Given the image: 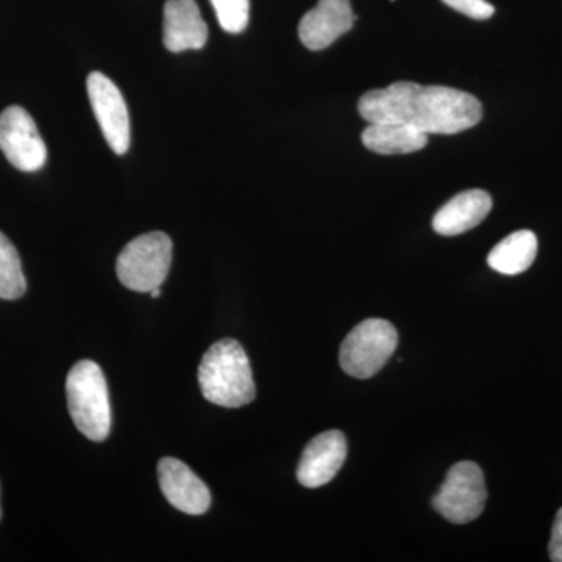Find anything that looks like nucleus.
I'll use <instances>...</instances> for the list:
<instances>
[{
	"label": "nucleus",
	"instance_id": "f257e3e1",
	"mask_svg": "<svg viewBox=\"0 0 562 562\" xmlns=\"http://www.w3.org/2000/svg\"><path fill=\"white\" fill-rule=\"evenodd\" d=\"M358 113L369 124L398 122L427 135H457L482 121L483 106L475 95L454 88L395 81L366 92Z\"/></svg>",
	"mask_w": 562,
	"mask_h": 562
},
{
	"label": "nucleus",
	"instance_id": "f03ea898",
	"mask_svg": "<svg viewBox=\"0 0 562 562\" xmlns=\"http://www.w3.org/2000/svg\"><path fill=\"white\" fill-rule=\"evenodd\" d=\"M198 375L203 397L213 405L241 408L257 395L249 357L235 339L214 342L203 355Z\"/></svg>",
	"mask_w": 562,
	"mask_h": 562
},
{
	"label": "nucleus",
	"instance_id": "7ed1b4c3",
	"mask_svg": "<svg viewBox=\"0 0 562 562\" xmlns=\"http://www.w3.org/2000/svg\"><path fill=\"white\" fill-rule=\"evenodd\" d=\"M66 397L81 435L94 442L105 441L111 430V403L101 366L91 360L72 366L66 379Z\"/></svg>",
	"mask_w": 562,
	"mask_h": 562
},
{
	"label": "nucleus",
	"instance_id": "20e7f679",
	"mask_svg": "<svg viewBox=\"0 0 562 562\" xmlns=\"http://www.w3.org/2000/svg\"><path fill=\"white\" fill-rule=\"evenodd\" d=\"M171 262V238L162 232L146 233L121 251L116 261L117 279L127 290L150 292L161 288Z\"/></svg>",
	"mask_w": 562,
	"mask_h": 562
},
{
	"label": "nucleus",
	"instance_id": "39448f33",
	"mask_svg": "<svg viewBox=\"0 0 562 562\" xmlns=\"http://www.w3.org/2000/svg\"><path fill=\"white\" fill-rule=\"evenodd\" d=\"M398 346V333L391 322H361L344 339L339 362L353 379H371L384 368Z\"/></svg>",
	"mask_w": 562,
	"mask_h": 562
},
{
	"label": "nucleus",
	"instance_id": "423d86ee",
	"mask_svg": "<svg viewBox=\"0 0 562 562\" xmlns=\"http://www.w3.org/2000/svg\"><path fill=\"white\" fill-rule=\"evenodd\" d=\"M487 490L479 464L462 461L447 472L441 490L432 497V508L452 524H469L483 513Z\"/></svg>",
	"mask_w": 562,
	"mask_h": 562
},
{
	"label": "nucleus",
	"instance_id": "0eeeda50",
	"mask_svg": "<svg viewBox=\"0 0 562 562\" xmlns=\"http://www.w3.org/2000/svg\"><path fill=\"white\" fill-rule=\"evenodd\" d=\"M0 150L20 171H40L46 165V144L35 121L22 106H9L0 114Z\"/></svg>",
	"mask_w": 562,
	"mask_h": 562
},
{
	"label": "nucleus",
	"instance_id": "6e6552de",
	"mask_svg": "<svg viewBox=\"0 0 562 562\" xmlns=\"http://www.w3.org/2000/svg\"><path fill=\"white\" fill-rule=\"evenodd\" d=\"M87 88L92 111L106 143L114 154H127L131 147V117L120 88L102 72H91Z\"/></svg>",
	"mask_w": 562,
	"mask_h": 562
},
{
	"label": "nucleus",
	"instance_id": "1a4fd4ad",
	"mask_svg": "<svg viewBox=\"0 0 562 562\" xmlns=\"http://www.w3.org/2000/svg\"><path fill=\"white\" fill-rule=\"evenodd\" d=\"M347 458V439L339 430L321 432L303 450L297 480L305 487L325 486L338 475Z\"/></svg>",
	"mask_w": 562,
	"mask_h": 562
},
{
	"label": "nucleus",
	"instance_id": "9d476101",
	"mask_svg": "<svg viewBox=\"0 0 562 562\" xmlns=\"http://www.w3.org/2000/svg\"><path fill=\"white\" fill-rule=\"evenodd\" d=\"M158 480L166 501L171 503L173 508L190 516H202L209 512V486L183 461L162 458L158 462Z\"/></svg>",
	"mask_w": 562,
	"mask_h": 562
},
{
	"label": "nucleus",
	"instance_id": "9b49d317",
	"mask_svg": "<svg viewBox=\"0 0 562 562\" xmlns=\"http://www.w3.org/2000/svg\"><path fill=\"white\" fill-rule=\"evenodd\" d=\"M350 0H319L299 24V38L310 50H324L353 27Z\"/></svg>",
	"mask_w": 562,
	"mask_h": 562
},
{
	"label": "nucleus",
	"instance_id": "f8f14e48",
	"mask_svg": "<svg viewBox=\"0 0 562 562\" xmlns=\"http://www.w3.org/2000/svg\"><path fill=\"white\" fill-rule=\"evenodd\" d=\"M209 40V25L203 21L195 0H168L162 13V43L179 54L202 49Z\"/></svg>",
	"mask_w": 562,
	"mask_h": 562
},
{
	"label": "nucleus",
	"instance_id": "ddd939ff",
	"mask_svg": "<svg viewBox=\"0 0 562 562\" xmlns=\"http://www.w3.org/2000/svg\"><path fill=\"white\" fill-rule=\"evenodd\" d=\"M491 210L492 199L486 191H462L435 214L432 228L442 236L462 235L482 224Z\"/></svg>",
	"mask_w": 562,
	"mask_h": 562
},
{
	"label": "nucleus",
	"instance_id": "4468645a",
	"mask_svg": "<svg viewBox=\"0 0 562 562\" xmlns=\"http://www.w3.org/2000/svg\"><path fill=\"white\" fill-rule=\"evenodd\" d=\"M362 144L380 155H405L427 147V133L398 122H373L362 132Z\"/></svg>",
	"mask_w": 562,
	"mask_h": 562
},
{
	"label": "nucleus",
	"instance_id": "2eb2a0df",
	"mask_svg": "<svg viewBox=\"0 0 562 562\" xmlns=\"http://www.w3.org/2000/svg\"><path fill=\"white\" fill-rule=\"evenodd\" d=\"M538 255V238L530 231L514 232L487 255V265L503 276H517L531 268Z\"/></svg>",
	"mask_w": 562,
	"mask_h": 562
},
{
	"label": "nucleus",
	"instance_id": "dca6fc26",
	"mask_svg": "<svg viewBox=\"0 0 562 562\" xmlns=\"http://www.w3.org/2000/svg\"><path fill=\"white\" fill-rule=\"evenodd\" d=\"M27 290L20 254L13 243L0 232V299L16 301Z\"/></svg>",
	"mask_w": 562,
	"mask_h": 562
},
{
	"label": "nucleus",
	"instance_id": "f3484780",
	"mask_svg": "<svg viewBox=\"0 0 562 562\" xmlns=\"http://www.w3.org/2000/svg\"><path fill=\"white\" fill-rule=\"evenodd\" d=\"M221 27L228 33L246 31L250 20V0H211Z\"/></svg>",
	"mask_w": 562,
	"mask_h": 562
},
{
	"label": "nucleus",
	"instance_id": "a211bd4d",
	"mask_svg": "<svg viewBox=\"0 0 562 562\" xmlns=\"http://www.w3.org/2000/svg\"><path fill=\"white\" fill-rule=\"evenodd\" d=\"M442 2L472 20H490L495 13L494 7L487 0H442Z\"/></svg>",
	"mask_w": 562,
	"mask_h": 562
},
{
	"label": "nucleus",
	"instance_id": "6ab92c4d",
	"mask_svg": "<svg viewBox=\"0 0 562 562\" xmlns=\"http://www.w3.org/2000/svg\"><path fill=\"white\" fill-rule=\"evenodd\" d=\"M549 553L550 560L553 562H562V508L557 513V517H554Z\"/></svg>",
	"mask_w": 562,
	"mask_h": 562
},
{
	"label": "nucleus",
	"instance_id": "aec40b11",
	"mask_svg": "<svg viewBox=\"0 0 562 562\" xmlns=\"http://www.w3.org/2000/svg\"><path fill=\"white\" fill-rule=\"evenodd\" d=\"M149 294H150V295H151V297H154V299H158V297H160V294H161V292H160V288H157V290L150 291V292H149Z\"/></svg>",
	"mask_w": 562,
	"mask_h": 562
}]
</instances>
